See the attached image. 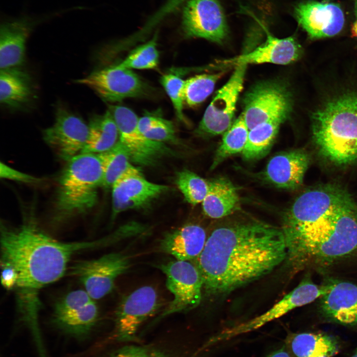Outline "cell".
Instances as JSON below:
<instances>
[{"mask_svg": "<svg viewBox=\"0 0 357 357\" xmlns=\"http://www.w3.org/2000/svg\"><path fill=\"white\" fill-rule=\"evenodd\" d=\"M287 257L281 229L257 221L219 226L196 259L210 298L225 296L269 274Z\"/></svg>", "mask_w": 357, "mask_h": 357, "instance_id": "1", "label": "cell"}, {"mask_svg": "<svg viewBox=\"0 0 357 357\" xmlns=\"http://www.w3.org/2000/svg\"><path fill=\"white\" fill-rule=\"evenodd\" d=\"M0 264L17 275L15 290L21 315H38L40 290L61 278L76 254L108 245L106 238L64 242L54 238L39 225L32 213L17 226L0 223Z\"/></svg>", "mask_w": 357, "mask_h": 357, "instance_id": "2", "label": "cell"}, {"mask_svg": "<svg viewBox=\"0 0 357 357\" xmlns=\"http://www.w3.org/2000/svg\"><path fill=\"white\" fill-rule=\"evenodd\" d=\"M283 234L293 268L310 262L329 265L357 249V203L347 191L316 222Z\"/></svg>", "mask_w": 357, "mask_h": 357, "instance_id": "3", "label": "cell"}, {"mask_svg": "<svg viewBox=\"0 0 357 357\" xmlns=\"http://www.w3.org/2000/svg\"><path fill=\"white\" fill-rule=\"evenodd\" d=\"M311 119L312 139L322 158L337 166L357 162V92L329 100Z\"/></svg>", "mask_w": 357, "mask_h": 357, "instance_id": "4", "label": "cell"}, {"mask_svg": "<svg viewBox=\"0 0 357 357\" xmlns=\"http://www.w3.org/2000/svg\"><path fill=\"white\" fill-rule=\"evenodd\" d=\"M104 173L99 154L81 153L67 162L59 178L52 222L63 224L89 213L98 201Z\"/></svg>", "mask_w": 357, "mask_h": 357, "instance_id": "5", "label": "cell"}, {"mask_svg": "<svg viewBox=\"0 0 357 357\" xmlns=\"http://www.w3.org/2000/svg\"><path fill=\"white\" fill-rule=\"evenodd\" d=\"M243 99L242 116L249 130L268 121L282 123L289 118L292 110L291 94L285 85L278 82L258 83Z\"/></svg>", "mask_w": 357, "mask_h": 357, "instance_id": "6", "label": "cell"}, {"mask_svg": "<svg viewBox=\"0 0 357 357\" xmlns=\"http://www.w3.org/2000/svg\"><path fill=\"white\" fill-rule=\"evenodd\" d=\"M158 267L165 275L166 287L173 295L158 319L187 312L199 305L202 299L203 281L196 265L187 261L175 260Z\"/></svg>", "mask_w": 357, "mask_h": 357, "instance_id": "7", "label": "cell"}, {"mask_svg": "<svg viewBox=\"0 0 357 357\" xmlns=\"http://www.w3.org/2000/svg\"><path fill=\"white\" fill-rule=\"evenodd\" d=\"M130 266L127 255L112 252L98 258L76 261L70 267L69 274L80 282L92 298L97 300L112 291L116 279Z\"/></svg>", "mask_w": 357, "mask_h": 357, "instance_id": "8", "label": "cell"}, {"mask_svg": "<svg viewBox=\"0 0 357 357\" xmlns=\"http://www.w3.org/2000/svg\"><path fill=\"white\" fill-rule=\"evenodd\" d=\"M330 284L318 286L309 278L303 280L294 290L285 295L269 309L248 321L224 330L211 338L206 345L224 341L259 328L279 318L292 310L309 303L327 292Z\"/></svg>", "mask_w": 357, "mask_h": 357, "instance_id": "9", "label": "cell"}, {"mask_svg": "<svg viewBox=\"0 0 357 357\" xmlns=\"http://www.w3.org/2000/svg\"><path fill=\"white\" fill-rule=\"evenodd\" d=\"M119 131V140L127 149L131 162L151 166L159 159L171 155L172 151L164 143L151 140L140 130L138 118L130 109L123 106H110Z\"/></svg>", "mask_w": 357, "mask_h": 357, "instance_id": "10", "label": "cell"}, {"mask_svg": "<svg viewBox=\"0 0 357 357\" xmlns=\"http://www.w3.org/2000/svg\"><path fill=\"white\" fill-rule=\"evenodd\" d=\"M98 317L95 300L85 290H76L66 294L56 301L52 321L64 333L80 338L89 334Z\"/></svg>", "mask_w": 357, "mask_h": 357, "instance_id": "11", "label": "cell"}, {"mask_svg": "<svg viewBox=\"0 0 357 357\" xmlns=\"http://www.w3.org/2000/svg\"><path fill=\"white\" fill-rule=\"evenodd\" d=\"M247 65L236 66L227 82L217 92L206 109L195 132L202 136L224 133L232 124Z\"/></svg>", "mask_w": 357, "mask_h": 357, "instance_id": "12", "label": "cell"}, {"mask_svg": "<svg viewBox=\"0 0 357 357\" xmlns=\"http://www.w3.org/2000/svg\"><path fill=\"white\" fill-rule=\"evenodd\" d=\"M347 191L341 186L328 184L306 191L294 201L283 218V233L316 222L340 201Z\"/></svg>", "mask_w": 357, "mask_h": 357, "instance_id": "13", "label": "cell"}, {"mask_svg": "<svg viewBox=\"0 0 357 357\" xmlns=\"http://www.w3.org/2000/svg\"><path fill=\"white\" fill-rule=\"evenodd\" d=\"M160 306L158 293L150 286L138 288L122 298L116 312L117 340L122 342L135 340L141 325Z\"/></svg>", "mask_w": 357, "mask_h": 357, "instance_id": "14", "label": "cell"}, {"mask_svg": "<svg viewBox=\"0 0 357 357\" xmlns=\"http://www.w3.org/2000/svg\"><path fill=\"white\" fill-rule=\"evenodd\" d=\"M76 82L90 88L109 102L139 97L146 90L145 84L136 73L118 64L96 70Z\"/></svg>", "mask_w": 357, "mask_h": 357, "instance_id": "15", "label": "cell"}, {"mask_svg": "<svg viewBox=\"0 0 357 357\" xmlns=\"http://www.w3.org/2000/svg\"><path fill=\"white\" fill-rule=\"evenodd\" d=\"M185 35L222 43L228 34L224 10L217 0H188L182 12Z\"/></svg>", "mask_w": 357, "mask_h": 357, "instance_id": "16", "label": "cell"}, {"mask_svg": "<svg viewBox=\"0 0 357 357\" xmlns=\"http://www.w3.org/2000/svg\"><path fill=\"white\" fill-rule=\"evenodd\" d=\"M89 125L63 107L56 112L54 124L43 131V139L61 159L67 162L81 154L89 135Z\"/></svg>", "mask_w": 357, "mask_h": 357, "instance_id": "17", "label": "cell"}, {"mask_svg": "<svg viewBox=\"0 0 357 357\" xmlns=\"http://www.w3.org/2000/svg\"><path fill=\"white\" fill-rule=\"evenodd\" d=\"M294 13L299 25L312 39L334 36L345 24L343 11L335 2L304 0L296 5Z\"/></svg>", "mask_w": 357, "mask_h": 357, "instance_id": "18", "label": "cell"}, {"mask_svg": "<svg viewBox=\"0 0 357 357\" xmlns=\"http://www.w3.org/2000/svg\"><path fill=\"white\" fill-rule=\"evenodd\" d=\"M112 219L130 209L142 207L167 191V185L146 179L139 169L118 179L112 186Z\"/></svg>", "mask_w": 357, "mask_h": 357, "instance_id": "19", "label": "cell"}, {"mask_svg": "<svg viewBox=\"0 0 357 357\" xmlns=\"http://www.w3.org/2000/svg\"><path fill=\"white\" fill-rule=\"evenodd\" d=\"M47 17L23 16L3 22L0 28V67L20 65L25 60V45L35 26Z\"/></svg>", "mask_w": 357, "mask_h": 357, "instance_id": "20", "label": "cell"}, {"mask_svg": "<svg viewBox=\"0 0 357 357\" xmlns=\"http://www.w3.org/2000/svg\"><path fill=\"white\" fill-rule=\"evenodd\" d=\"M301 53V47L294 37L280 39L269 33L264 43L253 51L220 63L226 66L264 63L287 64L298 60Z\"/></svg>", "mask_w": 357, "mask_h": 357, "instance_id": "21", "label": "cell"}, {"mask_svg": "<svg viewBox=\"0 0 357 357\" xmlns=\"http://www.w3.org/2000/svg\"><path fill=\"white\" fill-rule=\"evenodd\" d=\"M310 161V155L302 150L279 153L268 162L264 178L278 188L296 189L302 184Z\"/></svg>", "mask_w": 357, "mask_h": 357, "instance_id": "22", "label": "cell"}, {"mask_svg": "<svg viewBox=\"0 0 357 357\" xmlns=\"http://www.w3.org/2000/svg\"><path fill=\"white\" fill-rule=\"evenodd\" d=\"M329 283V289L320 297L321 313L336 323L357 326V285L342 281Z\"/></svg>", "mask_w": 357, "mask_h": 357, "instance_id": "23", "label": "cell"}, {"mask_svg": "<svg viewBox=\"0 0 357 357\" xmlns=\"http://www.w3.org/2000/svg\"><path fill=\"white\" fill-rule=\"evenodd\" d=\"M207 238L202 227L194 224H186L165 234L160 241V248L176 260L189 261L199 257Z\"/></svg>", "mask_w": 357, "mask_h": 357, "instance_id": "24", "label": "cell"}, {"mask_svg": "<svg viewBox=\"0 0 357 357\" xmlns=\"http://www.w3.org/2000/svg\"><path fill=\"white\" fill-rule=\"evenodd\" d=\"M239 203L237 190L229 179L221 177L209 181L207 193L202 202L206 216L213 219L227 216L238 209Z\"/></svg>", "mask_w": 357, "mask_h": 357, "instance_id": "25", "label": "cell"}, {"mask_svg": "<svg viewBox=\"0 0 357 357\" xmlns=\"http://www.w3.org/2000/svg\"><path fill=\"white\" fill-rule=\"evenodd\" d=\"M33 96L31 79L15 67L0 69V101L1 104L18 108L27 104Z\"/></svg>", "mask_w": 357, "mask_h": 357, "instance_id": "26", "label": "cell"}, {"mask_svg": "<svg viewBox=\"0 0 357 357\" xmlns=\"http://www.w3.org/2000/svg\"><path fill=\"white\" fill-rule=\"evenodd\" d=\"M89 135L81 153L100 154L114 146L119 141L117 125L110 110L90 120Z\"/></svg>", "mask_w": 357, "mask_h": 357, "instance_id": "27", "label": "cell"}, {"mask_svg": "<svg viewBox=\"0 0 357 357\" xmlns=\"http://www.w3.org/2000/svg\"><path fill=\"white\" fill-rule=\"evenodd\" d=\"M290 346L296 357H333L339 351L337 339L322 333L294 335L290 340Z\"/></svg>", "mask_w": 357, "mask_h": 357, "instance_id": "28", "label": "cell"}, {"mask_svg": "<svg viewBox=\"0 0 357 357\" xmlns=\"http://www.w3.org/2000/svg\"><path fill=\"white\" fill-rule=\"evenodd\" d=\"M104 173L103 186L109 187L123 176L137 169L131 163L129 154L119 140L109 150L99 154Z\"/></svg>", "mask_w": 357, "mask_h": 357, "instance_id": "29", "label": "cell"}, {"mask_svg": "<svg viewBox=\"0 0 357 357\" xmlns=\"http://www.w3.org/2000/svg\"><path fill=\"white\" fill-rule=\"evenodd\" d=\"M280 124L276 121H268L249 129L241 153L243 158L246 160H254L265 156L273 143Z\"/></svg>", "mask_w": 357, "mask_h": 357, "instance_id": "30", "label": "cell"}, {"mask_svg": "<svg viewBox=\"0 0 357 357\" xmlns=\"http://www.w3.org/2000/svg\"><path fill=\"white\" fill-rule=\"evenodd\" d=\"M249 129L242 115L224 133L222 141L215 154L211 169H215L227 158L242 153L245 146Z\"/></svg>", "mask_w": 357, "mask_h": 357, "instance_id": "31", "label": "cell"}, {"mask_svg": "<svg viewBox=\"0 0 357 357\" xmlns=\"http://www.w3.org/2000/svg\"><path fill=\"white\" fill-rule=\"evenodd\" d=\"M222 73L203 74L185 80L184 101L188 106L195 107L203 102L213 91Z\"/></svg>", "mask_w": 357, "mask_h": 357, "instance_id": "32", "label": "cell"}, {"mask_svg": "<svg viewBox=\"0 0 357 357\" xmlns=\"http://www.w3.org/2000/svg\"><path fill=\"white\" fill-rule=\"evenodd\" d=\"M157 35L146 43L133 49L118 65L128 69H154L159 64V54L157 48Z\"/></svg>", "mask_w": 357, "mask_h": 357, "instance_id": "33", "label": "cell"}, {"mask_svg": "<svg viewBox=\"0 0 357 357\" xmlns=\"http://www.w3.org/2000/svg\"><path fill=\"white\" fill-rule=\"evenodd\" d=\"M176 183L185 200L192 205L202 203L209 187V181L188 170L178 172Z\"/></svg>", "mask_w": 357, "mask_h": 357, "instance_id": "34", "label": "cell"}, {"mask_svg": "<svg viewBox=\"0 0 357 357\" xmlns=\"http://www.w3.org/2000/svg\"><path fill=\"white\" fill-rule=\"evenodd\" d=\"M160 81L172 103L178 119L184 121L185 120L183 112L185 80L178 74L170 73L163 75Z\"/></svg>", "mask_w": 357, "mask_h": 357, "instance_id": "35", "label": "cell"}, {"mask_svg": "<svg viewBox=\"0 0 357 357\" xmlns=\"http://www.w3.org/2000/svg\"><path fill=\"white\" fill-rule=\"evenodd\" d=\"M144 135L151 140L162 143L176 140V131L172 122L160 117Z\"/></svg>", "mask_w": 357, "mask_h": 357, "instance_id": "36", "label": "cell"}, {"mask_svg": "<svg viewBox=\"0 0 357 357\" xmlns=\"http://www.w3.org/2000/svg\"><path fill=\"white\" fill-rule=\"evenodd\" d=\"M111 357H171L155 348L147 346H127L118 350Z\"/></svg>", "mask_w": 357, "mask_h": 357, "instance_id": "37", "label": "cell"}, {"mask_svg": "<svg viewBox=\"0 0 357 357\" xmlns=\"http://www.w3.org/2000/svg\"><path fill=\"white\" fill-rule=\"evenodd\" d=\"M0 176L1 178L30 184L40 183L42 180L40 178L11 168L2 162L0 163Z\"/></svg>", "mask_w": 357, "mask_h": 357, "instance_id": "38", "label": "cell"}, {"mask_svg": "<svg viewBox=\"0 0 357 357\" xmlns=\"http://www.w3.org/2000/svg\"><path fill=\"white\" fill-rule=\"evenodd\" d=\"M1 283L3 288L8 291L14 290L17 281L15 270L8 266L1 265Z\"/></svg>", "mask_w": 357, "mask_h": 357, "instance_id": "39", "label": "cell"}, {"mask_svg": "<svg viewBox=\"0 0 357 357\" xmlns=\"http://www.w3.org/2000/svg\"><path fill=\"white\" fill-rule=\"evenodd\" d=\"M158 117L159 116L146 114L138 118V126L144 135L153 125Z\"/></svg>", "mask_w": 357, "mask_h": 357, "instance_id": "40", "label": "cell"}, {"mask_svg": "<svg viewBox=\"0 0 357 357\" xmlns=\"http://www.w3.org/2000/svg\"><path fill=\"white\" fill-rule=\"evenodd\" d=\"M355 20L351 27V34L353 37H357V0H354Z\"/></svg>", "mask_w": 357, "mask_h": 357, "instance_id": "41", "label": "cell"}, {"mask_svg": "<svg viewBox=\"0 0 357 357\" xmlns=\"http://www.w3.org/2000/svg\"><path fill=\"white\" fill-rule=\"evenodd\" d=\"M267 357H290V356L288 353L282 348L273 352Z\"/></svg>", "mask_w": 357, "mask_h": 357, "instance_id": "42", "label": "cell"}, {"mask_svg": "<svg viewBox=\"0 0 357 357\" xmlns=\"http://www.w3.org/2000/svg\"><path fill=\"white\" fill-rule=\"evenodd\" d=\"M352 357H357V349L355 352L354 354L352 356Z\"/></svg>", "mask_w": 357, "mask_h": 357, "instance_id": "43", "label": "cell"}, {"mask_svg": "<svg viewBox=\"0 0 357 357\" xmlns=\"http://www.w3.org/2000/svg\"><path fill=\"white\" fill-rule=\"evenodd\" d=\"M178 0L179 1H180V2H184V1H185L186 0Z\"/></svg>", "mask_w": 357, "mask_h": 357, "instance_id": "44", "label": "cell"}]
</instances>
